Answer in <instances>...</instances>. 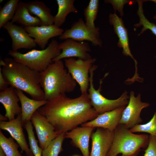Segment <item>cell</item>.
Returning a JSON list of instances; mask_svg holds the SVG:
<instances>
[{
  "label": "cell",
  "mask_w": 156,
  "mask_h": 156,
  "mask_svg": "<svg viewBox=\"0 0 156 156\" xmlns=\"http://www.w3.org/2000/svg\"><path fill=\"white\" fill-rule=\"evenodd\" d=\"M132 133L141 132L149 133L156 137V112L153 117L147 123L138 124L130 129Z\"/></svg>",
  "instance_id": "cell-30"
},
{
  "label": "cell",
  "mask_w": 156,
  "mask_h": 156,
  "mask_svg": "<svg viewBox=\"0 0 156 156\" xmlns=\"http://www.w3.org/2000/svg\"><path fill=\"white\" fill-rule=\"evenodd\" d=\"M73 156H79L77 155H74Z\"/></svg>",
  "instance_id": "cell-39"
},
{
  "label": "cell",
  "mask_w": 156,
  "mask_h": 156,
  "mask_svg": "<svg viewBox=\"0 0 156 156\" xmlns=\"http://www.w3.org/2000/svg\"><path fill=\"white\" fill-rule=\"evenodd\" d=\"M22 126L21 114L12 120L0 121L1 129L6 131L10 134L20 146L21 153L24 152L26 156H34L26 142Z\"/></svg>",
  "instance_id": "cell-14"
},
{
  "label": "cell",
  "mask_w": 156,
  "mask_h": 156,
  "mask_svg": "<svg viewBox=\"0 0 156 156\" xmlns=\"http://www.w3.org/2000/svg\"><path fill=\"white\" fill-rule=\"evenodd\" d=\"M3 1V0H0V3H2Z\"/></svg>",
  "instance_id": "cell-38"
},
{
  "label": "cell",
  "mask_w": 156,
  "mask_h": 156,
  "mask_svg": "<svg viewBox=\"0 0 156 156\" xmlns=\"http://www.w3.org/2000/svg\"><path fill=\"white\" fill-rule=\"evenodd\" d=\"M109 21L110 24L113 26L114 32L119 38L118 46L120 48H122L123 55L129 56L134 60L136 66L137 62L132 55L129 48L127 29L125 26L122 19L119 17L116 13H110Z\"/></svg>",
  "instance_id": "cell-19"
},
{
  "label": "cell",
  "mask_w": 156,
  "mask_h": 156,
  "mask_svg": "<svg viewBox=\"0 0 156 156\" xmlns=\"http://www.w3.org/2000/svg\"><path fill=\"white\" fill-rule=\"evenodd\" d=\"M8 84L4 77L2 72V68L0 67V91H3L8 87Z\"/></svg>",
  "instance_id": "cell-33"
},
{
  "label": "cell",
  "mask_w": 156,
  "mask_h": 156,
  "mask_svg": "<svg viewBox=\"0 0 156 156\" xmlns=\"http://www.w3.org/2000/svg\"><path fill=\"white\" fill-rule=\"evenodd\" d=\"M114 131L97 128L91 135L92 148L90 156H106L113 141Z\"/></svg>",
  "instance_id": "cell-13"
},
{
  "label": "cell",
  "mask_w": 156,
  "mask_h": 156,
  "mask_svg": "<svg viewBox=\"0 0 156 156\" xmlns=\"http://www.w3.org/2000/svg\"><path fill=\"white\" fill-rule=\"evenodd\" d=\"M11 22L16 23L25 27H35L42 25L40 19L31 15L26 5V3L19 1L14 15Z\"/></svg>",
  "instance_id": "cell-21"
},
{
  "label": "cell",
  "mask_w": 156,
  "mask_h": 156,
  "mask_svg": "<svg viewBox=\"0 0 156 156\" xmlns=\"http://www.w3.org/2000/svg\"><path fill=\"white\" fill-rule=\"evenodd\" d=\"M98 66L93 64L90 72L89 85L88 93L91 104L96 112L99 114L111 111L119 107L126 106L128 104L129 96L127 92H124L118 99L115 100L108 99L101 93L102 80L100 82L99 87L96 90L93 83V76L95 70Z\"/></svg>",
  "instance_id": "cell-6"
},
{
  "label": "cell",
  "mask_w": 156,
  "mask_h": 156,
  "mask_svg": "<svg viewBox=\"0 0 156 156\" xmlns=\"http://www.w3.org/2000/svg\"><path fill=\"white\" fill-rule=\"evenodd\" d=\"M59 38L61 40L70 38L79 42L88 41L94 46L101 47L102 45L99 27H97L95 29H90L81 18L74 22L70 28L66 29L59 36Z\"/></svg>",
  "instance_id": "cell-8"
},
{
  "label": "cell",
  "mask_w": 156,
  "mask_h": 156,
  "mask_svg": "<svg viewBox=\"0 0 156 156\" xmlns=\"http://www.w3.org/2000/svg\"><path fill=\"white\" fill-rule=\"evenodd\" d=\"M65 138V133L58 135L46 148L42 150V156H58L63 151L62 145Z\"/></svg>",
  "instance_id": "cell-28"
},
{
  "label": "cell",
  "mask_w": 156,
  "mask_h": 156,
  "mask_svg": "<svg viewBox=\"0 0 156 156\" xmlns=\"http://www.w3.org/2000/svg\"><path fill=\"white\" fill-rule=\"evenodd\" d=\"M21 105V114L22 125L26 122L30 121L34 114L43 106L47 101L43 100L38 101L28 97L22 91L16 89Z\"/></svg>",
  "instance_id": "cell-20"
},
{
  "label": "cell",
  "mask_w": 156,
  "mask_h": 156,
  "mask_svg": "<svg viewBox=\"0 0 156 156\" xmlns=\"http://www.w3.org/2000/svg\"><path fill=\"white\" fill-rule=\"evenodd\" d=\"M3 66V76L9 85L16 89L25 92L33 99H44V92L40 84V73L15 60L6 57Z\"/></svg>",
  "instance_id": "cell-2"
},
{
  "label": "cell",
  "mask_w": 156,
  "mask_h": 156,
  "mask_svg": "<svg viewBox=\"0 0 156 156\" xmlns=\"http://www.w3.org/2000/svg\"><path fill=\"white\" fill-rule=\"evenodd\" d=\"M137 2L138 5L137 14L140 18L139 23L134 25V27H138L142 26L143 28L138 35H139L143 34L147 29H149L156 36V25L150 22L145 16L143 8V1L138 0Z\"/></svg>",
  "instance_id": "cell-27"
},
{
  "label": "cell",
  "mask_w": 156,
  "mask_h": 156,
  "mask_svg": "<svg viewBox=\"0 0 156 156\" xmlns=\"http://www.w3.org/2000/svg\"><path fill=\"white\" fill-rule=\"evenodd\" d=\"M148 1H152L153 2H154L156 3V0H148ZM154 18L156 19V15L154 17Z\"/></svg>",
  "instance_id": "cell-37"
},
{
  "label": "cell",
  "mask_w": 156,
  "mask_h": 156,
  "mask_svg": "<svg viewBox=\"0 0 156 156\" xmlns=\"http://www.w3.org/2000/svg\"><path fill=\"white\" fill-rule=\"evenodd\" d=\"M19 0H10L6 3L0 10V29L12 20L16 10Z\"/></svg>",
  "instance_id": "cell-26"
},
{
  "label": "cell",
  "mask_w": 156,
  "mask_h": 156,
  "mask_svg": "<svg viewBox=\"0 0 156 156\" xmlns=\"http://www.w3.org/2000/svg\"><path fill=\"white\" fill-rule=\"evenodd\" d=\"M31 121L35 129L39 146L42 150L59 135L52 125L38 110L33 114Z\"/></svg>",
  "instance_id": "cell-11"
},
{
  "label": "cell",
  "mask_w": 156,
  "mask_h": 156,
  "mask_svg": "<svg viewBox=\"0 0 156 156\" xmlns=\"http://www.w3.org/2000/svg\"><path fill=\"white\" fill-rule=\"evenodd\" d=\"M149 136L136 134L122 124H119L114 130L111 147L106 156H134L142 148L147 146Z\"/></svg>",
  "instance_id": "cell-4"
},
{
  "label": "cell",
  "mask_w": 156,
  "mask_h": 156,
  "mask_svg": "<svg viewBox=\"0 0 156 156\" xmlns=\"http://www.w3.org/2000/svg\"><path fill=\"white\" fill-rule=\"evenodd\" d=\"M40 81L47 101L73 92L77 84L61 60L53 62L40 73Z\"/></svg>",
  "instance_id": "cell-3"
},
{
  "label": "cell",
  "mask_w": 156,
  "mask_h": 156,
  "mask_svg": "<svg viewBox=\"0 0 156 156\" xmlns=\"http://www.w3.org/2000/svg\"><path fill=\"white\" fill-rule=\"evenodd\" d=\"M95 128L92 127H77L65 133V138L71 140V143L81 151L83 156H90L89 143Z\"/></svg>",
  "instance_id": "cell-17"
},
{
  "label": "cell",
  "mask_w": 156,
  "mask_h": 156,
  "mask_svg": "<svg viewBox=\"0 0 156 156\" xmlns=\"http://www.w3.org/2000/svg\"><path fill=\"white\" fill-rule=\"evenodd\" d=\"M38 111L59 135L91 121L99 114L92 107L88 93L71 98L62 95L47 101Z\"/></svg>",
  "instance_id": "cell-1"
},
{
  "label": "cell",
  "mask_w": 156,
  "mask_h": 156,
  "mask_svg": "<svg viewBox=\"0 0 156 156\" xmlns=\"http://www.w3.org/2000/svg\"><path fill=\"white\" fill-rule=\"evenodd\" d=\"M24 28L42 50L45 49L49 40L52 38L61 35L64 30L54 24L35 27H25Z\"/></svg>",
  "instance_id": "cell-15"
},
{
  "label": "cell",
  "mask_w": 156,
  "mask_h": 156,
  "mask_svg": "<svg viewBox=\"0 0 156 156\" xmlns=\"http://www.w3.org/2000/svg\"><path fill=\"white\" fill-rule=\"evenodd\" d=\"M0 156H6L3 150L0 147Z\"/></svg>",
  "instance_id": "cell-35"
},
{
  "label": "cell",
  "mask_w": 156,
  "mask_h": 156,
  "mask_svg": "<svg viewBox=\"0 0 156 156\" xmlns=\"http://www.w3.org/2000/svg\"><path fill=\"white\" fill-rule=\"evenodd\" d=\"M0 147L6 156H23L18 150L20 146L12 137H6L0 130Z\"/></svg>",
  "instance_id": "cell-24"
},
{
  "label": "cell",
  "mask_w": 156,
  "mask_h": 156,
  "mask_svg": "<svg viewBox=\"0 0 156 156\" xmlns=\"http://www.w3.org/2000/svg\"><path fill=\"white\" fill-rule=\"evenodd\" d=\"M126 106L99 114L94 119L84 123L81 126L101 128L114 131L119 124L122 112Z\"/></svg>",
  "instance_id": "cell-16"
},
{
  "label": "cell",
  "mask_w": 156,
  "mask_h": 156,
  "mask_svg": "<svg viewBox=\"0 0 156 156\" xmlns=\"http://www.w3.org/2000/svg\"><path fill=\"white\" fill-rule=\"evenodd\" d=\"M96 59L83 60L74 58L64 59L65 66L79 85L81 94L87 93L89 85L90 70Z\"/></svg>",
  "instance_id": "cell-7"
},
{
  "label": "cell",
  "mask_w": 156,
  "mask_h": 156,
  "mask_svg": "<svg viewBox=\"0 0 156 156\" xmlns=\"http://www.w3.org/2000/svg\"><path fill=\"white\" fill-rule=\"evenodd\" d=\"M59 44L57 40L53 39L44 49H34L25 53L12 50L9 51L8 54L16 61L41 73L46 70L52 63V60L61 53V50L58 48Z\"/></svg>",
  "instance_id": "cell-5"
},
{
  "label": "cell",
  "mask_w": 156,
  "mask_h": 156,
  "mask_svg": "<svg viewBox=\"0 0 156 156\" xmlns=\"http://www.w3.org/2000/svg\"><path fill=\"white\" fill-rule=\"evenodd\" d=\"M58 6V11L54 16V24L60 27L64 23L66 18L69 13L78 12L74 5V0H57Z\"/></svg>",
  "instance_id": "cell-23"
},
{
  "label": "cell",
  "mask_w": 156,
  "mask_h": 156,
  "mask_svg": "<svg viewBox=\"0 0 156 156\" xmlns=\"http://www.w3.org/2000/svg\"><path fill=\"white\" fill-rule=\"evenodd\" d=\"M58 48L62 51L52 60L53 62L73 57L83 60L92 58L89 53L92 51L88 43L84 41H78L68 38L59 43Z\"/></svg>",
  "instance_id": "cell-10"
},
{
  "label": "cell",
  "mask_w": 156,
  "mask_h": 156,
  "mask_svg": "<svg viewBox=\"0 0 156 156\" xmlns=\"http://www.w3.org/2000/svg\"><path fill=\"white\" fill-rule=\"evenodd\" d=\"M8 119V118L5 116L3 115L2 114H0V121H6Z\"/></svg>",
  "instance_id": "cell-34"
},
{
  "label": "cell",
  "mask_w": 156,
  "mask_h": 156,
  "mask_svg": "<svg viewBox=\"0 0 156 156\" xmlns=\"http://www.w3.org/2000/svg\"><path fill=\"white\" fill-rule=\"evenodd\" d=\"M149 105L148 103L142 102L140 94L135 97L134 92L131 91L128 103L122 112L119 124L129 129L139 124L142 121L140 116L142 110Z\"/></svg>",
  "instance_id": "cell-9"
},
{
  "label": "cell",
  "mask_w": 156,
  "mask_h": 156,
  "mask_svg": "<svg viewBox=\"0 0 156 156\" xmlns=\"http://www.w3.org/2000/svg\"><path fill=\"white\" fill-rule=\"evenodd\" d=\"M27 133L30 148L34 156H42V150L38 145V141L35 138L31 121H29L23 125Z\"/></svg>",
  "instance_id": "cell-29"
},
{
  "label": "cell",
  "mask_w": 156,
  "mask_h": 156,
  "mask_svg": "<svg viewBox=\"0 0 156 156\" xmlns=\"http://www.w3.org/2000/svg\"><path fill=\"white\" fill-rule=\"evenodd\" d=\"M26 3L30 14L36 15L40 19L42 25L47 26L54 24V16L51 14L50 8L44 2L35 1Z\"/></svg>",
  "instance_id": "cell-22"
},
{
  "label": "cell",
  "mask_w": 156,
  "mask_h": 156,
  "mask_svg": "<svg viewBox=\"0 0 156 156\" xmlns=\"http://www.w3.org/2000/svg\"><path fill=\"white\" fill-rule=\"evenodd\" d=\"M143 156H156V137L149 135L148 145Z\"/></svg>",
  "instance_id": "cell-31"
},
{
  "label": "cell",
  "mask_w": 156,
  "mask_h": 156,
  "mask_svg": "<svg viewBox=\"0 0 156 156\" xmlns=\"http://www.w3.org/2000/svg\"><path fill=\"white\" fill-rule=\"evenodd\" d=\"M99 7V1L90 0L88 5L84 10L86 25L90 29H95L94 21L97 16Z\"/></svg>",
  "instance_id": "cell-25"
},
{
  "label": "cell",
  "mask_w": 156,
  "mask_h": 156,
  "mask_svg": "<svg viewBox=\"0 0 156 156\" xmlns=\"http://www.w3.org/2000/svg\"><path fill=\"white\" fill-rule=\"evenodd\" d=\"M20 101L16 89L10 86L0 92V102L5 111V116L9 121L15 118L16 115L21 114V107L18 104Z\"/></svg>",
  "instance_id": "cell-18"
},
{
  "label": "cell",
  "mask_w": 156,
  "mask_h": 156,
  "mask_svg": "<svg viewBox=\"0 0 156 156\" xmlns=\"http://www.w3.org/2000/svg\"><path fill=\"white\" fill-rule=\"evenodd\" d=\"M104 2L106 3L111 4L114 10L115 11L118 10L120 15L122 16L123 14V8L125 4L132 1L129 0H105Z\"/></svg>",
  "instance_id": "cell-32"
},
{
  "label": "cell",
  "mask_w": 156,
  "mask_h": 156,
  "mask_svg": "<svg viewBox=\"0 0 156 156\" xmlns=\"http://www.w3.org/2000/svg\"><path fill=\"white\" fill-rule=\"evenodd\" d=\"M5 64V62L3 60H0V66H4Z\"/></svg>",
  "instance_id": "cell-36"
},
{
  "label": "cell",
  "mask_w": 156,
  "mask_h": 156,
  "mask_svg": "<svg viewBox=\"0 0 156 156\" xmlns=\"http://www.w3.org/2000/svg\"><path fill=\"white\" fill-rule=\"evenodd\" d=\"M5 29L12 40V50L16 51L21 49H31L36 44L26 30L21 26L9 21L3 27Z\"/></svg>",
  "instance_id": "cell-12"
}]
</instances>
